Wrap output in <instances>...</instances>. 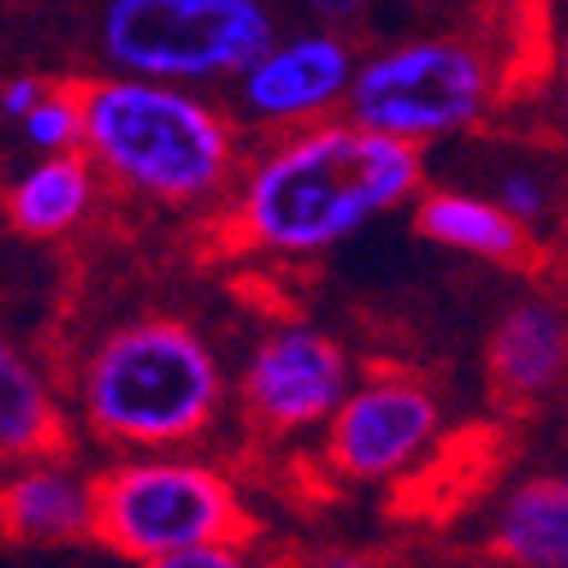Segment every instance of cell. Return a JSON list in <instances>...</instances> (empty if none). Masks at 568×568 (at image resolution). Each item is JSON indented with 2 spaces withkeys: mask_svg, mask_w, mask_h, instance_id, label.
<instances>
[{
  "mask_svg": "<svg viewBox=\"0 0 568 568\" xmlns=\"http://www.w3.org/2000/svg\"><path fill=\"white\" fill-rule=\"evenodd\" d=\"M419 150L362 126L321 118L290 126L235 190V231L271 257H321L415 199Z\"/></svg>",
  "mask_w": 568,
  "mask_h": 568,
  "instance_id": "obj_1",
  "label": "cell"
},
{
  "mask_svg": "<svg viewBox=\"0 0 568 568\" xmlns=\"http://www.w3.org/2000/svg\"><path fill=\"white\" fill-rule=\"evenodd\" d=\"M91 163L126 194L154 203H203L235 172L231 122L194 87L113 73L82 91Z\"/></svg>",
  "mask_w": 568,
  "mask_h": 568,
  "instance_id": "obj_2",
  "label": "cell"
},
{
  "mask_svg": "<svg viewBox=\"0 0 568 568\" xmlns=\"http://www.w3.org/2000/svg\"><path fill=\"white\" fill-rule=\"evenodd\" d=\"M78 397L100 438L131 452H172L222 410L226 375L185 321L145 316L91 347Z\"/></svg>",
  "mask_w": 568,
  "mask_h": 568,
  "instance_id": "obj_3",
  "label": "cell"
},
{
  "mask_svg": "<svg viewBox=\"0 0 568 568\" xmlns=\"http://www.w3.org/2000/svg\"><path fill=\"white\" fill-rule=\"evenodd\" d=\"M95 537L140 564L176 568L181 555L244 537V506L226 474L194 456L140 452L95 478Z\"/></svg>",
  "mask_w": 568,
  "mask_h": 568,
  "instance_id": "obj_4",
  "label": "cell"
},
{
  "mask_svg": "<svg viewBox=\"0 0 568 568\" xmlns=\"http://www.w3.org/2000/svg\"><path fill=\"white\" fill-rule=\"evenodd\" d=\"M501 91L491 54L465 37H415L357 63L343 113L424 150L465 135Z\"/></svg>",
  "mask_w": 568,
  "mask_h": 568,
  "instance_id": "obj_5",
  "label": "cell"
},
{
  "mask_svg": "<svg viewBox=\"0 0 568 568\" xmlns=\"http://www.w3.org/2000/svg\"><path fill=\"white\" fill-rule=\"evenodd\" d=\"M275 41L266 0H109L100 50L118 73L181 87L235 82Z\"/></svg>",
  "mask_w": 568,
  "mask_h": 568,
  "instance_id": "obj_6",
  "label": "cell"
},
{
  "mask_svg": "<svg viewBox=\"0 0 568 568\" xmlns=\"http://www.w3.org/2000/svg\"><path fill=\"white\" fill-rule=\"evenodd\" d=\"M325 429V456L343 478L397 483L438 447L443 406L410 375H371L352 384Z\"/></svg>",
  "mask_w": 568,
  "mask_h": 568,
  "instance_id": "obj_7",
  "label": "cell"
},
{
  "mask_svg": "<svg viewBox=\"0 0 568 568\" xmlns=\"http://www.w3.org/2000/svg\"><path fill=\"white\" fill-rule=\"evenodd\" d=\"M352 384L357 379L338 338L312 325H280L248 352L240 397L271 434H307L329 424Z\"/></svg>",
  "mask_w": 568,
  "mask_h": 568,
  "instance_id": "obj_8",
  "label": "cell"
},
{
  "mask_svg": "<svg viewBox=\"0 0 568 568\" xmlns=\"http://www.w3.org/2000/svg\"><path fill=\"white\" fill-rule=\"evenodd\" d=\"M357 63V50L338 37V28L312 23L294 37L275 32V41L235 78V95L248 122L275 131L307 126L347 104Z\"/></svg>",
  "mask_w": 568,
  "mask_h": 568,
  "instance_id": "obj_9",
  "label": "cell"
},
{
  "mask_svg": "<svg viewBox=\"0 0 568 568\" xmlns=\"http://www.w3.org/2000/svg\"><path fill=\"white\" fill-rule=\"evenodd\" d=\"M491 393L515 410L550 402L568 379V312L555 298H519L487 338Z\"/></svg>",
  "mask_w": 568,
  "mask_h": 568,
  "instance_id": "obj_10",
  "label": "cell"
},
{
  "mask_svg": "<svg viewBox=\"0 0 568 568\" xmlns=\"http://www.w3.org/2000/svg\"><path fill=\"white\" fill-rule=\"evenodd\" d=\"M0 528L28 546H63L95 532V483L45 456L19 460L0 483Z\"/></svg>",
  "mask_w": 568,
  "mask_h": 568,
  "instance_id": "obj_11",
  "label": "cell"
},
{
  "mask_svg": "<svg viewBox=\"0 0 568 568\" xmlns=\"http://www.w3.org/2000/svg\"><path fill=\"white\" fill-rule=\"evenodd\" d=\"M415 231L452 253H465L487 266H528L537 253V235L515 222L491 194L474 190H429L415 199Z\"/></svg>",
  "mask_w": 568,
  "mask_h": 568,
  "instance_id": "obj_12",
  "label": "cell"
},
{
  "mask_svg": "<svg viewBox=\"0 0 568 568\" xmlns=\"http://www.w3.org/2000/svg\"><path fill=\"white\" fill-rule=\"evenodd\" d=\"M487 550L519 568H568V474H532L491 515Z\"/></svg>",
  "mask_w": 568,
  "mask_h": 568,
  "instance_id": "obj_13",
  "label": "cell"
},
{
  "mask_svg": "<svg viewBox=\"0 0 568 568\" xmlns=\"http://www.w3.org/2000/svg\"><path fill=\"white\" fill-rule=\"evenodd\" d=\"M95 163L87 150L37 154V163L10 185V217L23 235H63L91 217Z\"/></svg>",
  "mask_w": 568,
  "mask_h": 568,
  "instance_id": "obj_14",
  "label": "cell"
},
{
  "mask_svg": "<svg viewBox=\"0 0 568 568\" xmlns=\"http://www.w3.org/2000/svg\"><path fill=\"white\" fill-rule=\"evenodd\" d=\"M59 438V406L45 375L0 338V460L45 456Z\"/></svg>",
  "mask_w": 568,
  "mask_h": 568,
  "instance_id": "obj_15",
  "label": "cell"
},
{
  "mask_svg": "<svg viewBox=\"0 0 568 568\" xmlns=\"http://www.w3.org/2000/svg\"><path fill=\"white\" fill-rule=\"evenodd\" d=\"M23 140L37 154H68L82 150L87 135V109H82V91H50L19 118Z\"/></svg>",
  "mask_w": 568,
  "mask_h": 568,
  "instance_id": "obj_16",
  "label": "cell"
},
{
  "mask_svg": "<svg viewBox=\"0 0 568 568\" xmlns=\"http://www.w3.org/2000/svg\"><path fill=\"white\" fill-rule=\"evenodd\" d=\"M491 199L537 235L555 217V176L537 163H506L491 176Z\"/></svg>",
  "mask_w": 568,
  "mask_h": 568,
  "instance_id": "obj_17",
  "label": "cell"
},
{
  "mask_svg": "<svg viewBox=\"0 0 568 568\" xmlns=\"http://www.w3.org/2000/svg\"><path fill=\"white\" fill-rule=\"evenodd\" d=\"M41 95H45V82L32 78V73H19V78H10L6 87H0V113H6V118H23Z\"/></svg>",
  "mask_w": 568,
  "mask_h": 568,
  "instance_id": "obj_18",
  "label": "cell"
},
{
  "mask_svg": "<svg viewBox=\"0 0 568 568\" xmlns=\"http://www.w3.org/2000/svg\"><path fill=\"white\" fill-rule=\"evenodd\" d=\"M371 0H303V10L312 23H325V28H343L352 19H362L366 14Z\"/></svg>",
  "mask_w": 568,
  "mask_h": 568,
  "instance_id": "obj_19",
  "label": "cell"
},
{
  "mask_svg": "<svg viewBox=\"0 0 568 568\" xmlns=\"http://www.w3.org/2000/svg\"><path fill=\"white\" fill-rule=\"evenodd\" d=\"M555 82H559V100H564V109H568V37H564L559 59H555Z\"/></svg>",
  "mask_w": 568,
  "mask_h": 568,
  "instance_id": "obj_20",
  "label": "cell"
}]
</instances>
